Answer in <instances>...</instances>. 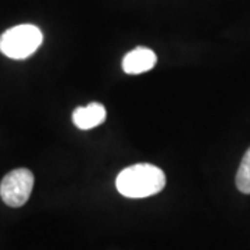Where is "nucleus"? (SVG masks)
I'll return each instance as SVG.
<instances>
[{
  "instance_id": "4",
  "label": "nucleus",
  "mask_w": 250,
  "mask_h": 250,
  "mask_svg": "<svg viewBox=\"0 0 250 250\" xmlns=\"http://www.w3.org/2000/svg\"><path fill=\"white\" fill-rule=\"evenodd\" d=\"M157 62V56L149 47L138 46L128 52L123 59V70L129 75H138L150 71Z\"/></svg>"
},
{
  "instance_id": "1",
  "label": "nucleus",
  "mask_w": 250,
  "mask_h": 250,
  "mask_svg": "<svg viewBox=\"0 0 250 250\" xmlns=\"http://www.w3.org/2000/svg\"><path fill=\"white\" fill-rule=\"evenodd\" d=\"M116 187L123 196L129 199L149 197L164 189L166 175L161 168L153 164H134L118 174Z\"/></svg>"
},
{
  "instance_id": "3",
  "label": "nucleus",
  "mask_w": 250,
  "mask_h": 250,
  "mask_svg": "<svg viewBox=\"0 0 250 250\" xmlns=\"http://www.w3.org/2000/svg\"><path fill=\"white\" fill-rule=\"evenodd\" d=\"M34 184V174L28 168L10 171L0 182V197L10 207H21L31 196Z\"/></svg>"
},
{
  "instance_id": "5",
  "label": "nucleus",
  "mask_w": 250,
  "mask_h": 250,
  "mask_svg": "<svg viewBox=\"0 0 250 250\" xmlns=\"http://www.w3.org/2000/svg\"><path fill=\"white\" fill-rule=\"evenodd\" d=\"M106 120V108L100 103H90L85 107H77L72 113V123L80 129H92L103 124Z\"/></svg>"
},
{
  "instance_id": "6",
  "label": "nucleus",
  "mask_w": 250,
  "mask_h": 250,
  "mask_svg": "<svg viewBox=\"0 0 250 250\" xmlns=\"http://www.w3.org/2000/svg\"><path fill=\"white\" fill-rule=\"evenodd\" d=\"M236 188L242 193L250 195V147L246 150L236 174Z\"/></svg>"
},
{
  "instance_id": "2",
  "label": "nucleus",
  "mask_w": 250,
  "mask_h": 250,
  "mask_svg": "<svg viewBox=\"0 0 250 250\" xmlns=\"http://www.w3.org/2000/svg\"><path fill=\"white\" fill-rule=\"evenodd\" d=\"M43 42L42 31L32 24L9 28L0 35V52L14 60H24L35 53Z\"/></svg>"
}]
</instances>
